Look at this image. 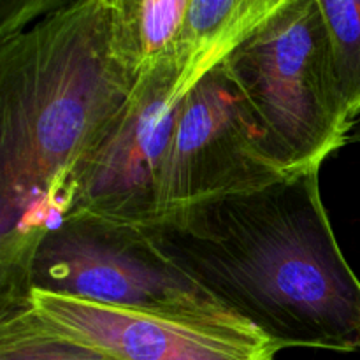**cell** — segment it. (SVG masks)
Listing matches in <instances>:
<instances>
[{
    "mask_svg": "<svg viewBox=\"0 0 360 360\" xmlns=\"http://www.w3.org/2000/svg\"><path fill=\"white\" fill-rule=\"evenodd\" d=\"M320 169L206 200L148 229L158 248L278 350H360V280L320 195Z\"/></svg>",
    "mask_w": 360,
    "mask_h": 360,
    "instance_id": "obj_1",
    "label": "cell"
},
{
    "mask_svg": "<svg viewBox=\"0 0 360 360\" xmlns=\"http://www.w3.org/2000/svg\"><path fill=\"white\" fill-rule=\"evenodd\" d=\"M137 81L112 53L102 0L0 42V313L28 306L32 257Z\"/></svg>",
    "mask_w": 360,
    "mask_h": 360,
    "instance_id": "obj_2",
    "label": "cell"
},
{
    "mask_svg": "<svg viewBox=\"0 0 360 360\" xmlns=\"http://www.w3.org/2000/svg\"><path fill=\"white\" fill-rule=\"evenodd\" d=\"M287 174L320 169L350 136L319 0H290L220 62Z\"/></svg>",
    "mask_w": 360,
    "mask_h": 360,
    "instance_id": "obj_3",
    "label": "cell"
},
{
    "mask_svg": "<svg viewBox=\"0 0 360 360\" xmlns=\"http://www.w3.org/2000/svg\"><path fill=\"white\" fill-rule=\"evenodd\" d=\"M30 294L81 299L122 309L207 320L241 319L179 269L144 229L94 217H65L39 243Z\"/></svg>",
    "mask_w": 360,
    "mask_h": 360,
    "instance_id": "obj_4",
    "label": "cell"
},
{
    "mask_svg": "<svg viewBox=\"0 0 360 360\" xmlns=\"http://www.w3.org/2000/svg\"><path fill=\"white\" fill-rule=\"evenodd\" d=\"M179 86L181 70L174 63L139 77L74 171L62 218L84 214L144 231L164 220L165 169L183 101Z\"/></svg>",
    "mask_w": 360,
    "mask_h": 360,
    "instance_id": "obj_5",
    "label": "cell"
},
{
    "mask_svg": "<svg viewBox=\"0 0 360 360\" xmlns=\"http://www.w3.org/2000/svg\"><path fill=\"white\" fill-rule=\"evenodd\" d=\"M285 176L236 84L214 65L183 95L165 169L164 218Z\"/></svg>",
    "mask_w": 360,
    "mask_h": 360,
    "instance_id": "obj_6",
    "label": "cell"
},
{
    "mask_svg": "<svg viewBox=\"0 0 360 360\" xmlns=\"http://www.w3.org/2000/svg\"><path fill=\"white\" fill-rule=\"evenodd\" d=\"M28 304L46 327L115 360H274L280 352L243 319L162 315L37 290Z\"/></svg>",
    "mask_w": 360,
    "mask_h": 360,
    "instance_id": "obj_7",
    "label": "cell"
},
{
    "mask_svg": "<svg viewBox=\"0 0 360 360\" xmlns=\"http://www.w3.org/2000/svg\"><path fill=\"white\" fill-rule=\"evenodd\" d=\"M102 6L112 53L136 79L160 65L179 67L190 0H102Z\"/></svg>",
    "mask_w": 360,
    "mask_h": 360,
    "instance_id": "obj_8",
    "label": "cell"
},
{
    "mask_svg": "<svg viewBox=\"0 0 360 360\" xmlns=\"http://www.w3.org/2000/svg\"><path fill=\"white\" fill-rule=\"evenodd\" d=\"M290 0H190L179 70L185 95L200 76L280 13Z\"/></svg>",
    "mask_w": 360,
    "mask_h": 360,
    "instance_id": "obj_9",
    "label": "cell"
},
{
    "mask_svg": "<svg viewBox=\"0 0 360 360\" xmlns=\"http://www.w3.org/2000/svg\"><path fill=\"white\" fill-rule=\"evenodd\" d=\"M0 360H115L46 327L27 308L0 313Z\"/></svg>",
    "mask_w": 360,
    "mask_h": 360,
    "instance_id": "obj_10",
    "label": "cell"
},
{
    "mask_svg": "<svg viewBox=\"0 0 360 360\" xmlns=\"http://www.w3.org/2000/svg\"><path fill=\"white\" fill-rule=\"evenodd\" d=\"M352 123L360 116V0H319Z\"/></svg>",
    "mask_w": 360,
    "mask_h": 360,
    "instance_id": "obj_11",
    "label": "cell"
},
{
    "mask_svg": "<svg viewBox=\"0 0 360 360\" xmlns=\"http://www.w3.org/2000/svg\"><path fill=\"white\" fill-rule=\"evenodd\" d=\"M76 0H0V42L21 34Z\"/></svg>",
    "mask_w": 360,
    "mask_h": 360,
    "instance_id": "obj_12",
    "label": "cell"
},
{
    "mask_svg": "<svg viewBox=\"0 0 360 360\" xmlns=\"http://www.w3.org/2000/svg\"><path fill=\"white\" fill-rule=\"evenodd\" d=\"M348 143H360V116L352 123L350 136H348Z\"/></svg>",
    "mask_w": 360,
    "mask_h": 360,
    "instance_id": "obj_13",
    "label": "cell"
}]
</instances>
